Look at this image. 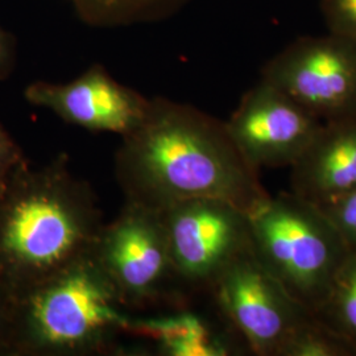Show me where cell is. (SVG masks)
Masks as SVG:
<instances>
[{"label": "cell", "mask_w": 356, "mask_h": 356, "mask_svg": "<svg viewBox=\"0 0 356 356\" xmlns=\"http://www.w3.org/2000/svg\"><path fill=\"white\" fill-rule=\"evenodd\" d=\"M94 254L124 305L151 301L176 275L161 210L134 200L103 226Z\"/></svg>", "instance_id": "ba28073f"}, {"label": "cell", "mask_w": 356, "mask_h": 356, "mask_svg": "<svg viewBox=\"0 0 356 356\" xmlns=\"http://www.w3.org/2000/svg\"><path fill=\"white\" fill-rule=\"evenodd\" d=\"M321 126L318 118L261 78L226 122L232 140L256 170L291 168Z\"/></svg>", "instance_id": "9c48e42d"}, {"label": "cell", "mask_w": 356, "mask_h": 356, "mask_svg": "<svg viewBox=\"0 0 356 356\" xmlns=\"http://www.w3.org/2000/svg\"><path fill=\"white\" fill-rule=\"evenodd\" d=\"M356 188V115L325 122L291 166V189L319 207Z\"/></svg>", "instance_id": "8fae6325"}, {"label": "cell", "mask_w": 356, "mask_h": 356, "mask_svg": "<svg viewBox=\"0 0 356 356\" xmlns=\"http://www.w3.org/2000/svg\"><path fill=\"white\" fill-rule=\"evenodd\" d=\"M314 317L356 347V247L351 248Z\"/></svg>", "instance_id": "5bb4252c"}, {"label": "cell", "mask_w": 356, "mask_h": 356, "mask_svg": "<svg viewBox=\"0 0 356 356\" xmlns=\"http://www.w3.org/2000/svg\"><path fill=\"white\" fill-rule=\"evenodd\" d=\"M343 235L351 248L356 247V188L321 207Z\"/></svg>", "instance_id": "e0dca14e"}, {"label": "cell", "mask_w": 356, "mask_h": 356, "mask_svg": "<svg viewBox=\"0 0 356 356\" xmlns=\"http://www.w3.org/2000/svg\"><path fill=\"white\" fill-rule=\"evenodd\" d=\"M1 189H3V188H1V186H0V194H1Z\"/></svg>", "instance_id": "44dd1931"}, {"label": "cell", "mask_w": 356, "mask_h": 356, "mask_svg": "<svg viewBox=\"0 0 356 356\" xmlns=\"http://www.w3.org/2000/svg\"><path fill=\"white\" fill-rule=\"evenodd\" d=\"M210 285L218 305L256 355L279 356L293 332L313 317L261 266L251 247Z\"/></svg>", "instance_id": "8992f818"}, {"label": "cell", "mask_w": 356, "mask_h": 356, "mask_svg": "<svg viewBox=\"0 0 356 356\" xmlns=\"http://www.w3.org/2000/svg\"><path fill=\"white\" fill-rule=\"evenodd\" d=\"M13 67V51L7 35L0 29V78L8 76Z\"/></svg>", "instance_id": "ffe728a7"}, {"label": "cell", "mask_w": 356, "mask_h": 356, "mask_svg": "<svg viewBox=\"0 0 356 356\" xmlns=\"http://www.w3.org/2000/svg\"><path fill=\"white\" fill-rule=\"evenodd\" d=\"M267 81L322 123L356 115V44L327 32L297 38L261 69Z\"/></svg>", "instance_id": "5b68a950"}, {"label": "cell", "mask_w": 356, "mask_h": 356, "mask_svg": "<svg viewBox=\"0 0 356 356\" xmlns=\"http://www.w3.org/2000/svg\"><path fill=\"white\" fill-rule=\"evenodd\" d=\"M161 213L173 269L184 280L210 285L251 247L248 213L226 201L191 198Z\"/></svg>", "instance_id": "52a82bcc"}, {"label": "cell", "mask_w": 356, "mask_h": 356, "mask_svg": "<svg viewBox=\"0 0 356 356\" xmlns=\"http://www.w3.org/2000/svg\"><path fill=\"white\" fill-rule=\"evenodd\" d=\"M24 95L28 102L51 110L66 123L122 136L140 124L151 102L116 82L101 65L67 83L35 82Z\"/></svg>", "instance_id": "30bf717a"}, {"label": "cell", "mask_w": 356, "mask_h": 356, "mask_svg": "<svg viewBox=\"0 0 356 356\" xmlns=\"http://www.w3.org/2000/svg\"><path fill=\"white\" fill-rule=\"evenodd\" d=\"M116 166L128 200L160 210L214 198L250 214L269 195L226 122L163 98L152 99L140 124L123 136Z\"/></svg>", "instance_id": "6da1fadb"}, {"label": "cell", "mask_w": 356, "mask_h": 356, "mask_svg": "<svg viewBox=\"0 0 356 356\" xmlns=\"http://www.w3.org/2000/svg\"><path fill=\"white\" fill-rule=\"evenodd\" d=\"M124 304L94 250L57 275L11 296L6 355H82L129 331Z\"/></svg>", "instance_id": "3957f363"}, {"label": "cell", "mask_w": 356, "mask_h": 356, "mask_svg": "<svg viewBox=\"0 0 356 356\" xmlns=\"http://www.w3.org/2000/svg\"><path fill=\"white\" fill-rule=\"evenodd\" d=\"M279 356H356V347L313 316L293 332Z\"/></svg>", "instance_id": "9a60e30c"}, {"label": "cell", "mask_w": 356, "mask_h": 356, "mask_svg": "<svg viewBox=\"0 0 356 356\" xmlns=\"http://www.w3.org/2000/svg\"><path fill=\"white\" fill-rule=\"evenodd\" d=\"M103 226L65 157L38 169L26 161L0 194V285L13 296L57 275L94 250Z\"/></svg>", "instance_id": "7a4b0ae2"}, {"label": "cell", "mask_w": 356, "mask_h": 356, "mask_svg": "<svg viewBox=\"0 0 356 356\" xmlns=\"http://www.w3.org/2000/svg\"><path fill=\"white\" fill-rule=\"evenodd\" d=\"M193 0H72L82 22L97 28H119L160 22Z\"/></svg>", "instance_id": "7c38bea8"}, {"label": "cell", "mask_w": 356, "mask_h": 356, "mask_svg": "<svg viewBox=\"0 0 356 356\" xmlns=\"http://www.w3.org/2000/svg\"><path fill=\"white\" fill-rule=\"evenodd\" d=\"M26 163V157L7 131L0 126V186L3 188L6 181L13 172Z\"/></svg>", "instance_id": "ac0fdd59"}, {"label": "cell", "mask_w": 356, "mask_h": 356, "mask_svg": "<svg viewBox=\"0 0 356 356\" xmlns=\"http://www.w3.org/2000/svg\"><path fill=\"white\" fill-rule=\"evenodd\" d=\"M131 332L152 338L161 344L169 355H223V348L216 343L193 316H177L170 318L132 319Z\"/></svg>", "instance_id": "4fadbf2b"}, {"label": "cell", "mask_w": 356, "mask_h": 356, "mask_svg": "<svg viewBox=\"0 0 356 356\" xmlns=\"http://www.w3.org/2000/svg\"><path fill=\"white\" fill-rule=\"evenodd\" d=\"M257 260L313 316L351 251L327 214L296 195H268L248 214Z\"/></svg>", "instance_id": "277c9868"}, {"label": "cell", "mask_w": 356, "mask_h": 356, "mask_svg": "<svg viewBox=\"0 0 356 356\" xmlns=\"http://www.w3.org/2000/svg\"><path fill=\"white\" fill-rule=\"evenodd\" d=\"M321 11L327 32L356 44V0H321Z\"/></svg>", "instance_id": "2e32d148"}, {"label": "cell", "mask_w": 356, "mask_h": 356, "mask_svg": "<svg viewBox=\"0 0 356 356\" xmlns=\"http://www.w3.org/2000/svg\"><path fill=\"white\" fill-rule=\"evenodd\" d=\"M11 307V294L0 285V354H3L4 335L7 329V322Z\"/></svg>", "instance_id": "d6986e66"}]
</instances>
